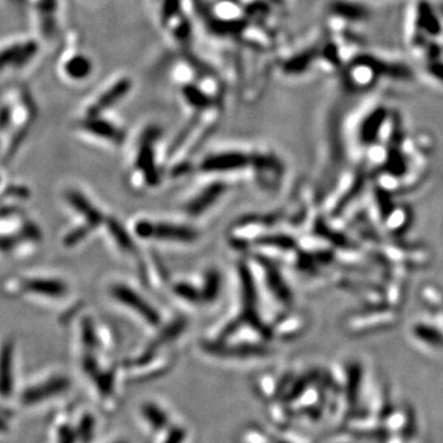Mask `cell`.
I'll return each mask as SVG.
<instances>
[{
  "mask_svg": "<svg viewBox=\"0 0 443 443\" xmlns=\"http://www.w3.org/2000/svg\"><path fill=\"white\" fill-rule=\"evenodd\" d=\"M108 227H110V230H111L114 239L120 244L121 248L123 250H127V252H133L134 248H133L132 240L130 238V235L126 233V230L122 228L120 223L115 221V219H111Z\"/></svg>",
  "mask_w": 443,
  "mask_h": 443,
  "instance_id": "obj_20",
  "label": "cell"
},
{
  "mask_svg": "<svg viewBox=\"0 0 443 443\" xmlns=\"http://www.w3.org/2000/svg\"><path fill=\"white\" fill-rule=\"evenodd\" d=\"M18 240L14 237H1L0 235V252H9L18 244Z\"/></svg>",
  "mask_w": 443,
  "mask_h": 443,
  "instance_id": "obj_26",
  "label": "cell"
},
{
  "mask_svg": "<svg viewBox=\"0 0 443 443\" xmlns=\"http://www.w3.org/2000/svg\"><path fill=\"white\" fill-rule=\"evenodd\" d=\"M66 72L73 79L86 78L91 72V62L84 56H75L67 62Z\"/></svg>",
  "mask_w": 443,
  "mask_h": 443,
  "instance_id": "obj_17",
  "label": "cell"
},
{
  "mask_svg": "<svg viewBox=\"0 0 443 443\" xmlns=\"http://www.w3.org/2000/svg\"><path fill=\"white\" fill-rule=\"evenodd\" d=\"M414 337L427 348H443V331L427 323L415 324L411 329Z\"/></svg>",
  "mask_w": 443,
  "mask_h": 443,
  "instance_id": "obj_14",
  "label": "cell"
},
{
  "mask_svg": "<svg viewBox=\"0 0 443 443\" xmlns=\"http://www.w3.org/2000/svg\"><path fill=\"white\" fill-rule=\"evenodd\" d=\"M75 432V438L82 443H90L95 435V419L88 414L84 415L80 422L78 429Z\"/></svg>",
  "mask_w": 443,
  "mask_h": 443,
  "instance_id": "obj_19",
  "label": "cell"
},
{
  "mask_svg": "<svg viewBox=\"0 0 443 443\" xmlns=\"http://www.w3.org/2000/svg\"><path fill=\"white\" fill-rule=\"evenodd\" d=\"M388 114L385 108H377L366 117L359 128V139L363 144H372L378 139Z\"/></svg>",
  "mask_w": 443,
  "mask_h": 443,
  "instance_id": "obj_11",
  "label": "cell"
},
{
  "mask_svg": "<svg viewBox=\"0 0 443 443\" xmlns=\"http://www.w3.org/2000/svg\"><path fill=\"white\" fill-rule=\"evenodd\" d=\"M21 288L25 292L38 294L48 298H60L68 291L66 282L58 278H48V277L25 278L21 282Z\"/></svg>",
  "mask_w": 443,
  "mask_h": 443,
  "instance_id": "obj_5",
  "label": "cell"
},
{
  "mask_svg": "<svg viewBox=\"0 0 443 443\" xmlns=\"http://www.w3.org/2000/svg\"><path fill=\"white\" fill-rule=\"evenodd\" d=\"M131 89V80L130 79H121L116 84L112 85L110 89L106 90L91 106H90L89 116H99L108 108L114 106L116 102L120 101L123 96Z\"/></svg>",
  "mask_w": 443,
  "mask_h": 443,
  "instance_id": "obj_8",
  "label": "cell"
},
{
  "mask_svg": "<svg viewBox=\"0 0 443 443\" xmlns=\"http://www.w3.org/2000/svg\"><path fill=\"white\" fill-rule=\"evenodd\" d=\"M314 56H315V52L313 49L298 54L297 57L288 60L287 63L285 64V72L298 74V73L306 71L311 64V60H314Z\"/></svg>",
  "mask_w": 443,
  "mask_h": 443,
  "instance_id": "obj_18",
  "label": "cell"
},
{
  "mask_svg": "<svg viewBox=\"0 0 443 443\" xmlns=\"http://www.w3.org/2000/svg\"><path fill=\"white\" fill-rule=\"evenodd\" d=\"M37 45L35 43H25L14 45L0 52V69L6 66H23L36 53Z\"/></svg>",
  "mask_w": 443,
  "mask_h": 443,
  "instance_id": "obj_12",
  "label": "cell"
},
{
  "mask_svg": "<svg viewBox=\"0 0 443 443\" xmlns=\"http://www.w3.org/2000/svg\"><path fill=\"white\" fill-rule=\"evenodd\" d=\"M416 30L421 35L430 38L442 34V21L438 10L427 1L421 0L416 8Z\"/></svg>",
  "mask_w": 443,
  "mask_h": 443,
  "instance_id": "obj_4",
  "label": "cell"
},
{
  "mask_svg": "<svg viewBox=\"0 0 443 443\" xmlns=\"http://www.w3.org/2000/svg\"><path fill=\"white\" fill-rule=\"evenodd\" d=\"M0 181H1V179H0Z\"/></svg>",
  "mask_w": 443,
  "mask_h": 443,
  "instance_id": "obj_30",
  "label": "cell"
},
{
  "mask_svg": "<svg viewBox=\"0 0 443 443\" xmlns=\"http://www.w3.org/2000/svg\"><path fill=\"white\" fill-rule=\"evenodd\" d=\"M80 126H82V130H84L86 132H90L91 134L104 138V139H108L112 143L120 144L125 139V134L121 130L115 127L108 121L97 119V116H89V119L83 121L80 123Z\"/></svg>",
  "mask_w": 443,
  "mask_h": 443,
  "instance_id": "obj_10",
  "label": "cell"
},
{
  "mask_svg": "<svg viewBox=\"0 0 443 443\" xmlns=\"http://www.w3.org/2000/svg\"><path fill=\"white\" fill-rule=\"evenodd\" d=\"M184 95H185L186 100L192 104L193 106H196V108H206L210 104L208 97L204 95L202 91L196 89L195 86H185L184 88Z\"/></svg>",
  "mask_w": 443,
  "mask_h": 443,
  "instance_id": "obj_21",
  "label": "cell"
},
{
  "mask_svg": "<svg viewBox=\"0 0 443 443\" xmlns=\"http://www.w3.org/2000/svg\"><path fill=\"white\" fill-rule=\"evenodd\" d=\"M14 342L3 344L0 350V396H12L14 388Z\"/></svg>",
  "mask_w": 443,
  "mask_h": 443,
  "instance_id": "obj_7",
  "label": "cell"
},
{
  "mask_svg": "<svg viewBox=\"0 0 443 443\" xmlns=\"http://www.w3.org/2000/svg\"><path fill=\"white\" fill-rule=\"evenodd\" d=\"M68 202L72 204L73 208L80 213L84 218V227L93 232L95 228L99 227L104 221L100 210H97L94 204L90 202L88 198L85 197L83 193L78 191H71L67 193Z\"/></svg>",
  "mask_w": 443,
  "mask_h": 443,
  "instance_id": "obj_6",
  "label": "cell"
},
{
  "mask_svg": "<svg viewBox=\"0 0 443 443\" xmlns=\"http://www.w3.org/2000/svg\"><path fill=\"white\" fill-rule=\"evenodd\" d=\"M330 9L335 15L348 21H365L370 15V12L366 6L346 0H335L330 6Z\"/></svg>",
  "mask_w": 443,
  "mask_h": 443,
  "instance_id": "obj_15",
  "label": "cell"
},
{
  "mask_svg": "<svg viewBox=\"0 0 443 443\" xmlns=\"http://www.w3.org/2000/svg\"><path fill=\"white\" fill-rule=\"evenodd\" d=\"M354 64L359 67H365L376 75L387 77V78L399 79V80H409L413 78V72L409 67L400 63H390L385 60H381L372 56H361L354 60Z\"/></svg>",
  "mask_w": 443,
  "mask_h": 443,
  "instance_id": "obj_2",
  "label": "cell"
},
{
  "mask_svg": "<svg viewBox=\"0 0 443 443\" xmlns=\"http://www.w3.org/2000/svg\"><path fill=\"white\" fill-rule=\"evenodd\" d=\"M246 163H248V156L246 154L238 152L237 153L229 152V153H223L218 156H211L210 159H206L204 169L208 171H230L244 167Z\"/></svg>",
  "mask_w": 443,
  "mask_h": 443,
  "instance_id": "obj_13",
  "label": "cell"
},
{
  "mask_svg": "<svg viewBox=\"0 0 443 443\" xmlns=\"http://www.w3.org/2000/svg\"><path fill=\"white\" fill-rule=\"evenodd\" d=\"M179 10L180 0H165L162 10L163 21H168L170 19L174 18Z\"/></svg>",
  "mask_w": 443,
  "mask_h": 443,
  "instance_id": "obj_23",
  "label": "cell"
},
{
  "mask_svg": "<svg viewBox=\"0 0 443 443\" xmlns=\"http://www.w3.org/2000/svg\"><path fill=\"white\" fill-rule=\"evenodd\" d=\"M115 443H127L126 441H117V442Z\"/></svg>",
  "mask_w": 443,
  "mask_h": 443,
  "instance_id": "obj_29",
  "label": "cell"
},
{
  "mask_svg": "<svg viewBox=\"0 0 443 443\" xmlns=\"http://www.w3.org/2000/svg\"><path fill=\"white\" fill-rule=\"evenodd\" d=\"M142 414L150 427L156 431H162L169 425V416L167 413L162 407H158L153 403H145L142 407Z\"/></svg>",
  "mask_w": 443,
  "mask_h": 443,
  "instance_id": "obj_16",
  "label": "cell"
},
{
  "mask_svg": "<svg viewBox=\"0 0 443 443\" xmlns=\"http://www.w3.org/2000/svg\"><path fill=\"white\" fill-rule=\"evenodd\" d=\"M156 138V130H149L144 134L141 144V149L137 156V167L147 176L145 179L150 184L156 182V171L154 168V154H153V141Z\"/></svg>",
  "mask_w": 443,
  "mask_h": 443,
  "instance_id": "obj_9",
  "label": "cell"
},
{
  "mask_svg": "<svg viewBox=\"0 0 443 443\" xmlns=\"http://www.w3.org/2000/svg\"><path fill=\"white\" fill-rule=\"evenodd\" d=\"M71 385L69 379L63 376L47 379L46 382L37 384L26 390L23 394V401L26 405H35L37 403L47 400L54 396H60L64 393Z\"/></svg>",
  "mask_w": 443,
  "mask_h": 443,
  "instance_id": "obj_3",
  "label": "cell"
},
{
  "mask_svg": "<svg viewBox=\"0 0 443 443\" xmlns=\"http://www.w3.org/2000/svg\"><path fill=\"white\" fill-rule=\"evenodd\" d=\"M186 438V432L181 427H174L169 431L168 436L164 443H184Z\"/></svg>",
  "mask_w": 443,
  "mask_h": 443,
  "instance_id": "obj_24",
  "label": "cell"
},
{
  "mask_svg": "<svg viewBox=\"0 0 443 443\" xmlns=\"http://www.w3.org/2000/svg\"><path fill=\"white\" fill-rule=\"evenodd\" d=\"M111 294L115 300L131 308L132 311H137L145 322H148L152 325L159 323V314L156 313V309L150 307L149 303L144 300L143 297H141V294L133 291L132 288L128 287L123 283H117L111 288Z\"/></svg>",
  "mask_w": 443,
  "mask_h": 443,
  "instance_id": "obj_1",
  "label": "cell"
},
{
  "mask_svg": "<svg viewBox=\"0 0 443 443\" xmlns=\"http://www.w3.org/2000/svg\"><path fill=\"white\" fill-rule=\"evenodd\" d=\"M426 72L429 73L435 80L443 83V60L436 58V60H427Z\"/></svg>",
  "mask_w": 443,
  "mask_h": 443,
  "instance_id": "obj_22",
  "label": "cell"
},
{
  "mask_svg": "<svg viewBox=\"0 0 443 443\" xmlns=\"http://www.w3.org/2000/svg\"><path fill=\"white\" fill-rule=\"evenodd\" d=\"M75 432L73 431L71 427L63 426L60 427V433H58V443H75Z\"/></svg>",
  "mask_w": 443,
  "mask_h": 443,
  "instance_id": "obj_25",
  "label": "cell"
},
{
  "mask_svg": "<svg viewBox=\"0 0 443 443\" xmlns=\"http://www.w3.org/2000/svg\"><path fill=\"white\" fill-rule=\"evenodd\" d=\"M438 14H440V16H441V19H443V3L440 5V8H438Z\"/></svg>",
  "mask_w": 443,
  "mask_h": 443,
  "instance_id": "obj_27",
  "label": "cell"
},
{
  "mask_svg": "<svg viewBox=\"0 0 443 443\" xmlns=\"http://www.w3.org/2000/svg\"><path fill=\"white\" fill-rule=\"evenodd\" d=\"M3 429H5V422H4V420L1 419V416H0V430H3Z\"/></svg>",
  "mask_w": 443,
  "mask_h": 443,
  "instance_id": "obj_28",
  "label": "cell"
}]
</instances>
